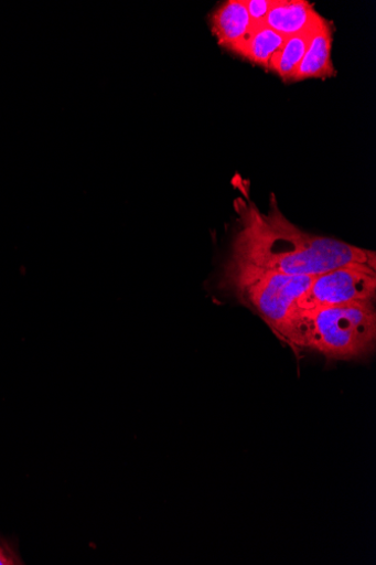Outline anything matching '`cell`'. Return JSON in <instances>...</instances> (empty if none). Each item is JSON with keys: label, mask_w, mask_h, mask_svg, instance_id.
Wrapping results in <instances>:
<instances>
[{"label": "cell", "mask_w": 376, "mask_h": 565, "mask_svg": "<svg viewBox=\"0 0 376 565\" xmlns=\"http://www.w3.org/2000/svg\"><path fill=\"white\" fill-rule=\"evenodd\" d=\"M376 269L367 266H344L313 277L299 300V310L308 312L362 301H375Z\"/></svg>", "instance_id": "obj_4"}, {"label": "cell", "mask_w": 376, "mask_h": 565, "mask_svg": "<svg viewBox=\"0 0 376 565\" xmlns=\"http://www.w3.org/2000/svg\"><path fill=\"white\" fill-rule=\"evenodd\" d=\"M234 205L238 218L227 266L311 277L351 265L376 269L374 250L294 225L281 212L275 193L265 213L248 196L237 198Z\"/></svg>", "instance_id": "obj_1"}, {"label": "cell", "mask_w": 376, "mask_h": 565, "mask_svg": "<svg viewBox=\"0 0 376 565\" xmlns=\"http://www.w3.org/2000/svg\"><path fill=\"white\" fill-rule=\"evenodd\" d=\"M333 361H359L376 345L375 301L321 307L301 312L291 344Z\"/></svg>", "instance_id": "obj_2"}, {"label": "cell", "mask_w": 376, "mask_h": 565, "mask_svg": "<svg viewBox=\"0 0 376 565\" xmlns=\"http://www.w3.org/2000/svg\"><path fill=\"white\" fill-rule=\"evenodd\" d=\"M208 22L218 43L240 57L254 30L245 0H227L211 13Z\"/></svg>", "instance_id": "obj_5"}, {"label": "cell", "mask_w": 376, "mask_h": 565, "mask_svg": "<svg viewBox=\"0 0 376 565\" xmlns=\"http://www.w3.org/2000/svg\"><path fill=\"white\" fill-rule=\"evenodd\" d=\"M286 40L265 24L254 26L240 58L270 71L272 58L282 49Z\"/></svg>", "instance_id": "obj_9"}, {"label": "cell", "mask_w": 376, "mask_h": 565, "mask_svg": "<svg viewBox=\"0 0 376 565\" xmlns=\"http://www.w3.org/2000/svg\"><path fill=\"white\" fill-rule=\"evenodd\" d=\"M312 280L311 276H290L224 265L221 286L290 345L301 315L299 300Z\"/></svg>", "instance_id": "obj_3"}, {"label": "cell", "mask_w": 376, "mask_h": 565, "mask_svg": "<svg viewBox=\"0 0 376 565\" xmlns=\"http://www.w3.org/2000/svg\"><path fill=\"white\" fill-rule=\"evenodd\" d=\"M321 19L313 4L307 0H275L264 24L288 39L305 31Z\"/></svg>", "instance_id": "obj_7"}, {"label": "cell", "mask_w": 376, "mask_h": 565, "mask_svg": "<svg viewBox=\"0 0 376 565\" xmlns=\"http://www.w3.org/2000/svg\"><path fill=\"white\" fill-rule=\"evenodd\" d=\"M334 31L332 23L325 20L311 40L307 53L293 75L291 83L311 78H330L336 76L332 60Z\"/></svg>", "instance_id": "obj_6"}, {"label": "cell", "mask_w": 376, "mask_h": 565, "mask_svg": "<svg viewBox=\"0 0 376 565\" xmlns=\"http://www.w3.org/2000/svg\"><path fill=\"white\" fill-rule=\"evenodd\" d=\"M275 0H245L249 18L254 26L261 25L270 13Z\"/></svg>", "instance_id": "obj_10"}, {"label": "cell", "mask_w": 376, "mask_h": 565, "mask_svg": "<svg viewBox=\"0 0 376 565\" xmlns=\"http://www.w3.org/2000/svg\"><path fill=\"white\" fill-rule=\"evenodd\" d=\"M23 564L18 553L4 541L0 540V565Z\"/></svg>", "instance_id": "obj_11"}, {"label": "cell", "mask_w": 376, "mask_h": 565, "mask_svg": "<svg viewBox=\"0 0 376 565\" xmlns=\"http://www.w3.org/2000/svg\"><path fill=\"white\" fill-rule=\"evenodd\" d=\"M325 20V18H322L305 31L288 38L282 49L272 58L270 71L280 76L283 82L291 83L293 75L298 71L307 53L312 38Z\"/></svg>", "instance_id": "obj_8"}]
</instances>
